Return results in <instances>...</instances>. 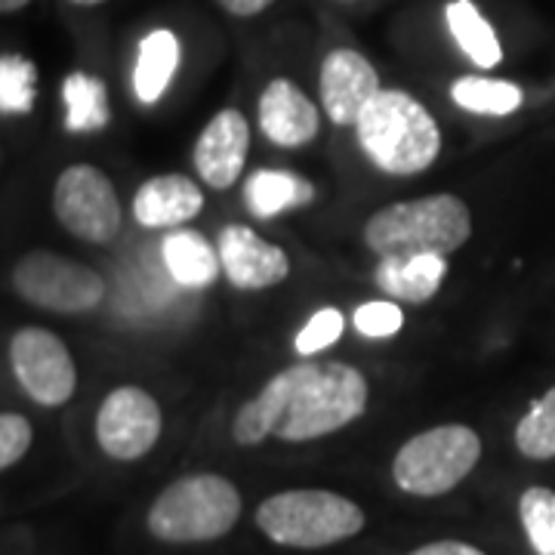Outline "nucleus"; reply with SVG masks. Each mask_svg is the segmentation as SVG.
I'll return each instance as SVG.
<instances>
[{
	"instance_id": "obj_1",
	"label": "nucleus",
	"mask_w": 555,
	"mask_h": 555,
	"mask_svg": "<svg viewBox=\"0 0 555 555\" xmlns=\"http://www.w3.org/2000/svg\"><path fill=\"white\" fill-rule=\"evenodd\" d=\"M367 408V379L352 364L302 361L266 383L232 423V436L250 448L269 436L281 441H312L331 436Z\"/></svg>"
},
{
	"instance_id": "obj_2",
	"label": "nucleus",
	"mask_w": 555,
	"mask_h": 555,
	"mask_svg": "<svg viewBox=\"0 0 555 555\" xmlns=\"http://www.w3.org/2000/svg\"><path fill=\"white\" fill-rule=\"evenodd\" d=\"M473 235L469 207L456 195L401 201L364 222V241L379 259L438 254L448 257Z\"/></svg>"
},
{
	"instance_id": "obj_3",
	"label": "nucleus",
	"mask_w": 555,
	"mask_h": 555,
	"mask_svg": "<svg viewBox=\"0 0 555 555\" xmlns=\"http://www.w3.org/2000/svg\"><path fill=\"white\" fill-rule=\"evenodd\" d=\"M356 130L367 158L392 177L426 170L441 152L436 118L404 90H379L361 112Z\"/></svg>"
},
{
	"instance_id": "obj_4",
	"label": "nucleus",
	"mask_w": 555,
	"mask_h": 555,
	"mask_svg": "<svg viewBox=\"0 0 555 555\" xmlns=\"http://www.w3.org/2000/svg\"><path fill=\"white\" fill-rule=\"evenodd\" d=\"M241 518V494L229 478L198 473L164 488L149 509V531L164 543H207Z\"/></svg>"
},
{
	"instance_id": "obj_5",
	"label": "nucleus",
	"mask_w": 555,
	"mask_h": 555,
	"mask_svg": "<svg viewBox=\"0 0 555 555\" xmlns=\"http://www.w3.org/2000/svg\"><path fill=\"white\" fill-rule=\"evenodd\" d=\"M257 528L278 546L321 550L356 537L364 528V513L349 496L299 488L262 500L257 509Z\"/></svg>"
},
{
	"instance_id": "obj_6",
	"label": "nucleus",
	"mask_w": 555,
	"mask_h": 555,
	"mask_svg": "<svg viewBox=\"0 0 555 555\" xmlns=\"http://www.w3.org/2000/svg\"><path fill=\"white\" fill-rule=\"evenodd\" d=\"M481 438L469 426L448 423L408 438L392 460V478L404 494L441 496L476 469Z\"/></svg>"
},
{
	"instance_id": "obj_7",
	"label": "nucleus",
	"mask_w": 555,
	"mask_h": 555,
	"mask_svg": "<svg viewBox=\"0 0 555 555\" xmlns=\"http://www.w3.org/2000/svg\"><path fill=\"white\" fill-rule=\"evenodd\" d=\"M13 287L25 302L62 315L93 312L105 299V278L100 272L50 250L25 254L13 269Z\"/></svg>"
},
{
	"instance_id": "obj_8",
	"label": "nucleus",
	"mask_w": 555,
	"mask_h": 555,
	"mask_svg": "<svg viewBox=\"0 0 555 555\" xmlns=\"http://www.w3.org/2000/svg\"><path fill=\"white\" fill-rule=\"evenodd\" d=\"M53 210L72 235L93 244H108L120 232L115 185L90 164H75L62 170L53 192Z\"/></svg>"
},
{
	"instance_id": "obj_9",
	"label": "nucleus",
	"mask_w": 555,
	"mask_h": 555,
	"mask_svg": "<svg viewBox=\"0 0 555 555\" xmlns=\"http://www.w3.org/2000/svg\"><path fill=\"white\" fill-rule=\"evenodd\" d=\"M10 367L20 386L43 408H60L78 389V367L56 334L43 327H22L10 339Z\"/></svg>"
},
{
	"instance_id": "obj_10",
	"label": "nucleus",
	"mask_w": 555,
	"mask_h": 555,
	"mask_svg": "<svg viewBox=\"0 0 555 555\" xmlns=\"http://www.w3.org/2000/svg\"><path fill=\"white\" fill-rule=\"evenodd\" d=\"M164 416L155 398L139 386H120L108 392L96 414L100 448L112 460L133 463L158 444Z\"/></svg>"
},
{
	"instance_id": "obj_11",
	"label": "nucleus",
	"mask_w": 555,
	"mask_h": 555,
	"mask_svg": "<svg viewBox=\"0 0 555 555\" xmlns=\"http://www.w3.org/2000/svg\"><path fill=\"white\" fill-rule=\"evenodd\" d=\"M219 259L229 281L244 291H266L291 275L287 254L262 241L247 225H225L219 235Z\"/></svg>"
},
{
	"instance_id": "obj_12",
	"label": "nucleus",
	"mask_w": 555,
	"mask_h": 555,
	"mask_svg": "<svg viewBox=\"0 0 555 555\" xmlns=\"http://www.w3.org/2000/svg\"><path fill=\"white\" fill-rule=\"evenodd\" d=\"M379 90L374 65L356 50H334L321 65V102L334 124H358Z\"/></svg>"
},
{
	"instance_id": "obj_13",
	"label": "nucleus",
	"mask_w": 555,
	"mask_h": 555,
	"mask_svg": "<svg viewBox=\"0 0 555 555\" xmlns=\"http://www.w3.org/2000/svg\"><path fill=\"white\" fill-rule=\"evenodd\" d=\"M250 149V127L241 112L225 108L201 130L195 145V170L210 189H229L244 170Z\"/></svg>"
},
{
	"instance_id": "obj_14",
	"label": "nucleus",
	"mask_w": 555,
	"mask_h": 555,
	"mask_svg": "<svg viewBox=\"0 0 555 555\" xmlns=\"http://www.w3.org/2000/svg\"><path fill=\"white\" fill-rule=\"evenodd\" d=\"M259 127L275 145L297 149L318 133V108L294 80H272L259 96Z\"/></svg>"
},
{
	"instance_id": "obj_15",
	"label": "nucleus",
	"mask_w": 555,
	"mask_h": 555,
	"mask_svg": "<svg viewBox=\"0 0 555 555\" xmlns=\"http://www.w3.org/2000/svg\"><path fill=\"white\" fill-rule=\"evenodd\" d=\"M204 207L201 189L189 177L167 173L142 182L133 198V217L145 229H177L195 219Z\"/></svg>"
},
{
	"instance_id": "obj_16",
	"label": "nucleus",
	"mask_w": 555,
	"mask_h": 555,
	"mask_svg": "<svg viewBox=\"0 0 555 555\" xmlns=\"http://www.w3.org/2000/svg\"><path fill=\"white\" fill-rule=\"evenodd\" d=\"M164 269L179 287H210L217 281L222 259L210 241L192 229H177L160 244Z\"/></svg>"
},
{
	"instance_id": "obj_17",
	"label": "nucleus",
	"mask_w": 555,
	"mask_h": 555,
	"mask_svg": "<svg viewBox=\"0 0 555 555\" xmlns=\"http://www.w3.org/2000/svg\"><path fill=\"white\" fill-rule=\"evenodd\" d=\"M448 275V259L438 254L379 259L377 281L386 294L404 302H429Z\"/></svg>"
},
{
	"instance_id": "obj_18",
	"label": "nucleus",
	"mask_w": 555,
	"mask_h": 555,
	"mask_svg": "<svg viewBox=\"0 0 555 555\" xmlns=\"http://www.w3.org/2000/svg\"><path fill=\"white\" fill-rule=\"evenodd\" d=\"M179 65V40L173 31H152L139 43V62L133 72V90L142 105H155L167 93Z\"/></svg>"
},
{
	"instance_id": "obj_19",
	"label": "nucleus",
	"mask_w": 555,
	"mask_h": 555,
	"mask_svg": "<svg viewBox=\"0 0 555 555\" xmlns=\"http://www.w3.org/2000/svg\"><path fill=\"white\" fill-rule=\"evenodd\" d=\"M312 185L297 173L287 170H257L244 185V201L250 207V214L259 219H269L291 210V207H302L312 201Z\"/></svg>"
},
{
	"instance_id": "obj_20",
	"label": "nucleus",
	"mask_w": 555,
	"mask_h": 555,
	"mask_svg": "<svg viewBox=\"0 0 555 555\" xmlns=\"http://www.w3.org/2000/svg\"><path fill=\"white\" fill-rule=\"evenodd\" d=\"M448 25H451V35L460 43V50L476 62L478 68H494L500 62L503 56L500 40H496L491 22L478 13L473 0H454L448 7Z\"/></svg>"
},
{
	"instance_id": "obj_21",
	"label": "nucleus",
	"mask_w": 555,
	"mask_h": 555,
	"mask_svg": "<svg viewBox=\"0 0 555 555\" xmlns=\"http://www.w3.org/2000/svg\"><path fill=\"white\" fill-rule=\"evenodd\" d=\"M62 100L68 108L65 115L68 133H93L108 124V96L100 78H90L83 72L68 75L62 83Z\"/></svg>"
},
{
	"instance_id": "obj_22",
	"label": "nucleus",
	"mask_w": 555,
	"mask_h": 555,
	"mask_svg": "<svg viewBox=\"0 0 555 555\" xmlns=\"http://www.w3.org/2000/svg\"><path fill=\"white\" fill-rule=\"evenodd\" d=\"M451 96L460 108L476 115H513L521 105V90L509 80L460 78L451 87Z\"/></svg>"
},
{
	"instance_id": "obj_23",
	"label": "nucleus",
	"mask_w": 555,
	"mask_h": 555,
	"mask_svg": "<svg viewBox=\"0 0 555 555\" xmlns=\"http://www.w3.org/2000/svg\"><path fill=\"white\" fill-rule=\"evenodd\" d=\"M516 448L528 460L555 456V386L543 398H537L528 414L518 420Z\"/></svg>"
},
{
	"instance_id": "obj_24",
	"label": "nucleus",
	"mask_w": 555,
	"mask_h": 555,
	"mask_svg": "<svg viewBox=\"0 0 555 555\" xmlns=\"http://www.w3.org/2000/svg\"><path fill=\"white\" fill-rule=\"evenodd\" d=\"M521 528L537 555H555V491L550 488H528L518 500Z\"/></svg>"
},
{
	"instance_id": "obj_25",
	"label": "nucleus",
	"mask_w": 555,
	"mask_h": 555,
	"mask_svg": "<svg viewBox=\"0 0 555 555\" xmlns=\"http://www.w3.org/2000/svg\"><path fill=\"white\" fill-rule=\"evenodd\" d=\"M38 93V68L25 56L0 60V112L3 115H28Z\"/></svg>"
},
{
	"instance_id": "obj_26",
	"label": "nucleus",
	"mask_w": 555,
	"mask_h": 555,
	"mask_svg": "<svg viewBox=\"0 0 555 555\" xmlns=\"http://www.w3.org/2000/svg\"><path fill=\"white\" fill-rule=\"evenodd\" d=\"M343 337V315L337 309H321L315 315L309 318V324L297 334V352L299 356H318L324 352L327 346H334Z\"/></svg>"
},
{
	"instance_id": "obj_27",
	"label": "nucleus",
	"mask_w": 555,
	"mask_h": 555,
	"mask_svg": "<svg viewBox=\"0 0 555 555\" xmlns=\"http://www.w3.org/2000/svg\"><path fill=\"white\" fill-rule=\"evenodd\" d=\"M401 324H404V312L398 309L396 302L377 299V302H364V306L356 309V327L358 334H364V337H396Z\"/></svg>"
},
{
	"instance_id": "obj_28",
	"label": "nucleus",
	"mask_w": 555,
	"mask_h": 555,
	"mask_svg": "<svg viewBox=\"0 0 555 555\" xmlns=\"http://www.w3.org/2000/svg\"><path fill=\"white\" fill-rule=\"evenodd\" d=\"M31 423L25 420L22 414H7L0 416V466L3 469H10V466H16L22 456L28 454V448H31Z\"/></svg>"
},
{
	"instance_id": "obj_29",
	"label": "nucleus",
	"mask_w": 555,
	"mask_h": 555,
	"mask_svg": "<svg viewBox=\"0 0 555 555\" xmlns=\"http://www.w3.org/2000/svg\"><path fill=\"white\" fill-rule=\"evenodd\" d=\"M408 555H485L481 550H476L473 543H463V540H438V543H426L414 553Z\"/></svg>"
},
{
	"instance_id": "obj_30",
	"label": "nucleus",
	"mask_w": 555,
	"mask_h": 555,
	"mask_svg": "<svg viewBox=\"0 0 555 555\" xmlns=\"http://www.w3.org/2000/svg\"><path fill=\"white\" fill-rule=\"evenodd\" d=\"M232 16H257L266 7H272L275 0H219Z\"/></svg>"
},
{
	"instance_id": "obj_31",
	"label": "nucleus",
	"mask_w": 555,
	"mask_h": 555,
	"mask_svg": "<svg viewBox=\"0 0 555 555\" xmlns=\"http://www.w3.org/2000/svg\"><path fill=\"white\" fill-rule=\"evenodd\" d=\"M31 0H0V10L3 13H16V10H22V7H28Z\"/></svg>"
},
{
	"instance_id": "obj_32",
	"label": "nucleus",
	"mask_w": 555,
	"mask_h": 555,
	"mask_svg": "<svg viewBox=\"0 0 555 555\" xmlns=\"http://www.w3.org/2000/svg\"><path fill=\"white\" fill-rule=\"evenodd\" d=\"M72 3H78V7H96L102 0H72Z\"/></svg>"
}]
</instances>
